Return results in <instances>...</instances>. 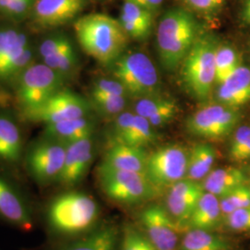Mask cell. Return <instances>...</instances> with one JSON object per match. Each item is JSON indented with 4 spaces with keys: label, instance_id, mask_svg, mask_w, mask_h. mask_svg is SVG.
<instances>
[{
    "label": "cell",
    "instance_id": "cell-1",
    "mask_svg": "<svg viewBox=\"0 0 250 250\" xmlns=\"http://www.w3.org/2000/svg\"><path fill=\"white\" fill-rule=\"evenodd\" d=\"M41 214L50 243L80 236L100 224V208L97 200L74 189L63 190L50 197Z\"/></svg>",
    "mask_w": 250,
    "mask_h": 250
},
{
    "label": "cell",
    "instance_id": "cell-2",
    "mask_svg": "<svg viewBox=\"0 0 250 250\" xmlns=\"http://www.w3.org/2000/svg\"><path fill=\"white\" fill-rule=\"evenodd\" d=\"M74 31L83 50L102 64H111L123 55L129 36L120 21L93 13L78 19Z\"/></svg>",
    "mask_w": 250,
    "mask_h": 250
},
{
    "label": "cell",
    "instance_id": "cell-3",
    "mask_svg": "<svg viewBox=\"0 0 250 250\" xmlns=\"http://www.w3.org/2000/svg\"><path fill=\"white\" fill-rule=\"evenodd\" d=\"M198 32L197 20L187 9H170L161 17L157 44L161 64L166 70L172 71L183 62L199 38Z\"/></svg>",
    "mask_w": 250,
    "mask_h": 250
},
{
    "label": "cell",
    "instance_id": "cell-4",
    "mask_svg": "<svg viewBox=\"0 0 250 250\" xmlns=\"http://www.w3.org/2000/svg\"><path fill=\"white\" fill-rule=\"evenodd\" d=\"M219 45L213 39L198 38L182 62V79L198 100H205L216 83L215 57Z\"/></svg>",
    "mask_w": 250,
    "mask_h": 250
},
{
    "label": "cell",
    "instance_id": "cell-5",
    "mask_svg": "<svg viewBox=\"0 0 250 250\" xmlns=\"http://www.w3.org/2000/svg\"><path fill=\"white\" fill-rule=\"evenodd\" d=\"M98 182L109 200L123 205L142 203L157 193L146 173L116 170L102 164L98 168Z\"/></svg>",
    "mask_w": 250,
    "mask_h": 250
},
{
    "label": "cell",
    "instance_id": "cell-6",
    "mask_svg": "<svg viewBox=\"0 0 250 250\" xmlns=\"http://www.w3.org/2000/svg\"><path fill=\"white\" fill-rule=\"evenodd\" d=\"M113 75L127 92L140 99L159 95L161 79L151 60L142 52L123 54L113 63Z\"/></svg>",
    "mask_w": 250,
    "mask_h": 250
},
{
    "label": "cell",
    "instance_id": "cell-7",
    "mask_svg": "<svg viewBox=\"0 0 250 250\" xmlns=\"http://www.w3.org/2000/svg\"><path fill=\"white\" fill-rule=\"evenodd\" d=\"M67 145L43 136L31 144L24 153L28 175L40 188L57 185L62 171Z\"/></svg>",
    "mask_w": 250,
    "mask_h": 250
},
{
    "label": "cell",
    "instance_id": "cell-8",
    "mask_svg": "<svg viewBox=\"0 0 250 250\" xmlns=\"http://www.w3.org/2000/svg\"><path fill=\"white\" fill-rule=\"evenodd\" d=\"M65 78L45 63H33L13 83L15 99L21 110L43 104L63 88Z\"/></svg>",
    "mask_w": 250,
    "mask_h": 250
},
{
    "label": "cell",
    "instance_id": "cell-9",
    "mask_svg": "<svg viewBox=\"0 0 250 250\" xmlns=\"http://www.w3.org/2000/svg\"><path fill=\"white\" fill-rule=\"evenodd\" d=\"M89 103L71 90L58 91L43 104L21 111L22 118L30 123L52 125L87 115Z\"/></svg>",
    "mask_w": 250,
    "mask_h": 250
},
{
    "label": "cell",
    "instance_id": "cell-10",
    "mask_svg": "<svg viewBox=\"0 0 250 250\" xmlns=\"http://www.w3.org/2000/svg\"><path fill=\"white\" fill-rule=\"evenodd\" d=\"M189 152L179 145H170L148 155L146 174L157 191L169 188L187 178Z\"/></svg>",
    "mask_w": 250,
    "mask_h": 250
},
{
    "label": "cell",
    "instance_id": "cell-11",
    "mask_svg": "<svg viewBox=\"0 0 250 250\" xmlns=\"http://www.w3.org/2000/svg\"><path fill=\"white\" fill-rule=\"evenodd\" d=\"M239 120L237 108L218 103L208 105L192 114L187 121V129L190 134L197 136L220 139L231 134Z\"/></svg>",
    "mask_w": 250,
    "mask_h": 250
},
{
    "label": "cell",
    "instance_id": "cell-12",
    "mask_svg": "<svg viewBox=\"0 0 250 250\" xmlns=\"http://www.w3.org/2000/svg\"><path fill=\"white\" fill-rule=\"evenodd\" d=\"M0 220L22 232H31L36 211L30 198L14 184L0 174Z\"/></svg>",
    "mask_w": 250,
    "mask_h": 250
},
{
    "label": "cell",
    "instance_id": "cell-13",
    "mask_svg": "<svg viewBox=\"0 0 250 250\" xmlns=\"http://www.w3.org/2000/svg\"><path fill=\"white\" fill-rule=\"evenodd\" d=\"M143 232L157 250H179L180 227L167 208L153 204L140 214Z\"/></svg>",
    "mask_w": 250,
    "mask_h": 250
},
{
    "label": "cell",
    "instance_id": "cell-14",
    "mask_svg": "<svg viewBox=\"0 0 250 250\" xmlns=\"http://www.w3.org/2000/svg\"><path fill=\"white\" fill-rule=\"evenodd\" d=\"M205 190L201 182L185 178L168 188L166 208L179 227L188 226L198 201Z\"/></svg>",
    "mask_w": 250,
    "mask_h": 250
},
{
    "label": "cell",
    "instance_id": "cell-15",
    "mask_svg": "<svg viewBox=\"0 0 250 250\" xmlns=\"http://www.w3.org/2000/svg\"><path fill=\"white\" fill-rule=\"evenodd\" d=\"M94 155L93 136L67 145L62 171L57 185L64 190L76 188L85 177Z\"/></svg>",
    "mask_w": 250,
    "mask_h": 250
},
{
    "label": "cell",
    "instance_id": "cell-16",
    "mask_svg": "<svg viewBox=\"0 0 250 250\" xmlns=\"http://www.w3.org/2000/svg\"><path fill=\"white\" fill-rule=\"evenodd\" d=\"M85 6V0H36L32 9L33 22L37 28L50 30L68 23Z\"/></svg>",
    "mask_w": 250,
    "mask_h": 250
},
{
    "label": "cell",
    "instance_id": "cell-17",
    "mask_svg": "<svg viewBox=\"0 0 250 250\" xmlns=\"http://www.w3.org/2000/svg\"><path fill=\"white\" fill-rule=\"evenodd\" d=\"M120 239L121 232L115 224H100L80 236L49 243L43 250H119Z\"/></svg>",
    "mask_w": 250,
    "mask_h": 250
},
{
    "label": "cell",
    "instance_id": "cell-18",
    "mask_svg": "<svg viewBox=\"0 0 250 250\" xmlns=\"http://www.w3.org/2000/svg\"><path fill=\"white\" fill-rule=\"evenodd\" d=\"M156 139L154 127L143 117L130 111H124L116 117L113 141L144 148Z\"/></svg>",
    "mask_w": 250,
    "mask_h": 250
},
{
    "label": "cell",
    "instance_id": "cell-19",
    "mask_svg": "<svg viewBox=\"0 0 250 250\" xmlns=\"http://www.w3.org/2000/svg\"><path fill=\"white\" fill-rule=\"evenodd\" d=\"M148 155L142 147L112 141L100 163L116 170L146 173Z\"/></svg>",
    "mask_w": 250,
    "mask_h": 250
},
{
    "label": "cell",
    "instance_id": "cell-20",
    "mask_svg": "<svg viewBox=\"0 0 250 250\" xmlns=\"http://www.w3.org/2000/svg\"><path fill=\"white\" fill-rule=\"evenodd\" d=\"M217 99L220 104L237 107L250 102V68L240 65L232 74L219 84Z\"/></svg>",
    "mask_w": 250,
    "mask_h": 250
},
{
    "label": "cell",
    "instance_id": "cell-21",
    "mask_svg": "<svg viewBox=\"0 0 250 250\" xmlns=\"http://www.w3.org/2000/svg\"><path fill=\"white\" fill-rule=\"evenodd\" d=\"M24 143L21 132L12 120L0 117V162L16 166L24 158Z\"/></svg>",
    "mask_w": 250,
    "mask_h": 250
},
{
    "label": "cell",
    "instance_id": "cell-22",
    "mask_svg": "<svg viewBox=\"0 0 250 250\" xmlns=\"http://www.w3.org/2000/svg\"><path fill=\"white\" fill-rule=\"evenodd\" d=\"M248 182V174L244 170L229 166L211 170L201 183L206 192L221 198Z\"/></svg>",
    "mask_w": 250,
    "mask_h": 250
},
{
    "label": "cell",
    "instance_id": "cell-23",
    "mask_svg": "<svg viewBox=\"0 0 250 250\" xmlns=\"http://www.w3.org/2000/svg\"><path fill=\"white\" fill-rule=\"evenodd\" d=\"M94 130V123L86 117H82L45 125L44 136L69 145L92 137Z\"/></svg>",
    "mask_w": 250,
    "mask_h": 250
},
{
    "label": "cell",
    "instance_id": "cell-24",
    "mask_svg": "<svg viewBox=\"0 0 250 250\" xmlns=\"http://www.w3.org/2000/svg\"><path fill=\"white\" fill-rule=\"evenodd\" d=\"M30 45L22 31L14 28H0V82L4 83L6 72Z\"/></svg>",
    "mask_w": 250,
    "mask_h": 250
},
{
    "label": "cell",
    "instance_id": "cell-25",
    "mask_svg": "<svg viewBox=\"0 0 250 250\" xmlns=\"http://www.w3.org/2000/svg\"><path fill=\"white\" fill-rule=\"evenodd\" d=\"M151 12L142 9L129 0H124L120 22L125 33L134 39H145L150 35L153 27Z\"/></svg>",
    "mask_w": 250,
    "mask_h": 250
},
{
    "label": "cell",
    "instance_id": "cell-26",
    "mask_svg": "<svg viewBox=\"0 0 250 250\" xmlns=\"http://www.w3.org/2000/svg\"><path fill=\"white\" fill-rule=\"evenodd\" d=\"M223 220L220 198L205 191L191 215L188 226L190 229L211 231Z\"/></svg>",
    "mask_w": 250,
    "mask_h": 250
},
{
    "label": "cell",
    "instance_id": "cell-27",
    "mask_svg": "<svg viewBox=\"0 0 250 250\" xmlns=\"http://www.w3.org/2000/svg\"><path fill=\"white\" fill-rule=\"evenodd\" d=\"M216 160L214 147L208 144H197L189 152L187 178L202 182L212 170Z\"/></svg>",
    "mask_w": 250,
    "mask_h": 250
},
{
    "label": "cell",
    "instance_id": "cell-28",
    "mask_svg": "<svg viewBox=\"0 0 250 250\" xmlns=\"http://www.w3.org/2000/svg\"><path fill=\"white\" fill-rule=\"evenodd\" d=\"M231 246L224 236L211 231L189 229L179 245V250H230Z\"/></svg>",
    "mask_w": 250,
    "mask_h": 250
},
{
    "label": "cell",
    "instance_id": "cell-29",
    "mask_svg": "<svg viewBox=\"0 0 250 250\" xmlns=\"http://www.w3.org/2000/svg\"><path fill=\"white\" fill-rule=\"evenodd\" d=\"M241 65L240 56L230 45H219L215 57L216 83L220 84Z\"/></svg>",
    "mask_w": 250,
    "mask_h": 250
},
{
    "label": "cell",
    "instance_id": "cell-30",
    "mask_svg": "<svg viewBox=\"0 0 250 250\" xmlns=\"http://www.w3.org/2000/svg\"><path fill=\"white\" fill-rule=\"evenodd\" d=\"M223 217L243 208L250 207V186L245 184L220 198Z\"/></svg>",
    "mask_w": 250,
    "mask_h": 250
},
{
    "label": "cell",
    "instance_id": "cell-31",
    "mask_svg": "<svg viewBox=\"0 0 250 250\" xmlns=\"http://www.w3.org/2000/svg\"><path fill=\"white\" fill-rule=\"evenodd\" d=\"M91 95V106L95 107L100 114L104 116H118L124 112L126 106V97Z\"/></svg>",
    "mask_w": 250,
    "mask_h": 250
},
{
    "label": "cell",
    "instance_id": "cell-32",
    "mask_svg": "<svg viewBox=\"0 0 250 250\" xmlns=\"http://www.w3.org/2000/svg\"><path fill=\"white\" fill-rule=\"evenodd\" d=\"M42 61L46 66L62 75L65 79L75 69L78 62L77 55L75 53L73 46L49 56Z\"/></svg>",
    "mask_w": 250,
    "mask_h": 250
},
{
    "label": "cell",
    "instance_id": "cell-33",
    "mask_svg": "<svg viewBox=\"0 0 250 250\" xmlns=\"http://www.w3.org/2000/svg\"><path fill=\"white\" fill-rule=\"evenodd\" d=\"M119 250H157L142 231L125 225L121 232Z\"/></svg>",
    "mask_w": 250,
    "mask_h": 250
},
{
    "label": "cell",
    "instance_id": "cell-34",
    "mask_svg": "<svg viewBox=\"0 0 250 250\" xmlns=\"http://www.w3.org/2000/svg\"><path fill=\"white\" fill-rule=\"evenodd\" d=\"M170 101L171 99L162 98L160 95L138 99L134 106V113L147 120L166 107Z\"/></svg>",
    "mask_w": 250,
    "mask_h": 250
},
{
    "label": "cell",
    "instance_id": "cell-35",
    "mask_svg": "<svg viewBox=\"0 0 250 250\" xmlns=\"http://www.w3.org/2000/svg\"><path fill=\"white\" fill-rule=\"evenodd\" d=\"M73 46L71 40L64 35H56L45 38L39 45V56L42 60Z\"/></svg>",
    "mask_w": 250,
    "mask_h": 250
},
{
    "label": "cell",
    "instance_id": "cell-36",
    "mask_svg": "<svg viewBox=\"0 0 250 250\" xmlns=\"http://www.w3.org/2000/svg\"><path fill=\"white\" fill-rule=\"evenodd\" d=\"M250 143V126L243 125L238 127L232 135L229 146V157L231 161L237 162L239 156Z\"/></svg>",
    "mask_w": 250,
    "mask_h": 250
},
{
    "label": "cell",
    "instance_id": "cell-37",
    "mask_svg": "<svg viewBox=\"0 0 250 250\" xmlns=\"http://www.w3.org/2000/svg\"><path fill=\"white\" fill-rule=\"evenodd\" d=\"M226 227L232 232H250V207L237 209L224 218Z\"/></svg>",
    "mask_w": 250,
    "mask_h": 250
},
{
    "label": "cell",
    "instance_id": "cell-38",
    "mask_svg": "<svg viewBox=\"0 0 250 250\" xmlns=\"http://www.w3.org/2000/svg\"><path fill=\"white\" fill-rule=\"evenodd\" d=\"M90 94L126 97L127 92L125 90V86L116 79L115 80L99 79L93 83Z\"/></svg>",
    "mask_w": 250,
    "mask_h": 250
},
{
    "label": "cell",
    "instance_id": "cell-39",
    "mask_svg": "<svg viewBox=\"0 0 250 250\" xmlns=\"http://www.w3.org/2000/svg\"><path fill=\"white\" fill-rule=\"evenodd\" d=\"M178 112V106L174 100L171 99L170 103L165 107H163L156 114L147 119L149 124L154 127H161L163 125H167L175 117Z\"/></svg>",
    "mask_w": 250,
    "mask_h": 250
},
{
    "label": "cell",
    "instance_id": "cell-40",
    "mask_svg": "<svg viewBox=\"0 0 250 250\" xmlns=\"http://www.w3.org/2000/svg\"><path fill=\"white\" fill-rule=\"evenodd\" d=\"M36 1V0H12L3 11V13L10 18H23L30 10L33 9Z\"/></svg>",
    "mask_w": 250,
    "mask_h": 250
},
{
    "label": "cell",
    "instance_id": "cell-41",
    "mask_svg": "<svg viewBox=\"0 0 250 250\" xmlns=\"http://www.w3.org/2000/svg\"><path fill=\"white\" fill-rule=\"evenodd\" d=\"M188 7L201 14H210L221 9L225 0H185Z\"/></svg>",
    "mask_w": 250,
    "mask_h": 250
},
{
    "label": "cell",
    "instance_id": "cell-42",
    "mask_svg": "<svg viewBox=\"0 0 250 250\" xmlns=\"http://www.w3.org/2000/svg\"><path fill=\"white\" fill-rule=\"evenodd\" d=\"M136 4L137 6L141 7L142 9H146L152 14H155L161 9L163 0H129Z\"/></svg>",
    "mask_w": 250,
    "mask_h": 250
},
{
    "label": "cell",
    "instance_id": "cell-43",
    "mask_svg": "<svg viewBox=\"0 0 250 250\" xmlns=\"http://www.w3.org/2000/svg\"><path fill=\"white\" fill-rule=\"evenodd\" d=\"M241 19L245 24L250 25V0H244L243 2Z\"/></svg>",
    "mask_w": 250,
    "mask_h": 250
},
{
    "label": "cell",
    "instance_id": "cell-44",
    "mask_svg": "<svg viewBox=\"0 0 250 250\" xmlns=\"http://www.w3.org/2000/svg\"><path fill=\"white\" fill-rule=\"evenodd\" d=\"M13 101V97L6 90L0 87V107H9Z\"/></svg>",
    "mask_w": 250,
    "mask_h": 250
},
{
    "label": "cell",
    "instance_id": "cell-45",
    "mask_svg": "<svg viewBox=\"0 0 250 250\" xmlns=\"http://www.w3.org/2000/svg\"><path fill=\"white\" fill-rule=\"evenodd\" d=\"M250 161V143L247 146V148L242 152L241 155L238 158L237 162H243V161Z\"/></svg>",
    "mask_w": 250,
    "mask_h": 250
},
{
    "label": "cell",
    "instance_id": "cell-46",
    "mask_svg": "<svg viewBox=\"0 0 250 250\" xmlns=\"http://www.w3.org/2000/svg\"><path fill=\"white\" fill-rule=\"evenodd\" d=\"M12 0H0V11L3 12Z\"/></svg>",
    "mask_w": 250,
    "mask_h": 250
},
{
    "label": "cell",
    "instance_id": "cell-47",
    "mask_svg": "<svg viewBox=\"0 0 250 250\" xmlns=\"http://www.w3.org/2000/svg\"><path fill=\"white\" fill-rule=\"evenodd\" d=\"M248 177H249V182H248V183H249V185L250 186V173H249V175H248Z\"/></svg>",
    "mask_w": 250,
    "mask_h": 250
}]
</instances>
